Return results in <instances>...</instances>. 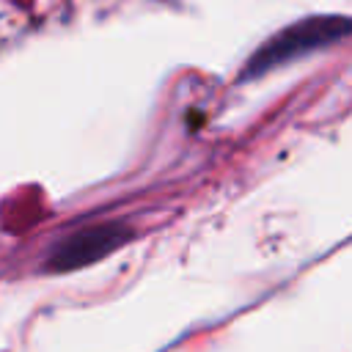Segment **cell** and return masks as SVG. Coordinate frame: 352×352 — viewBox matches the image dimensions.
<instances>
[{
  "label": "cell",
  "instance_id": "6da1fadb",
  "mask_svg": "<svg viewBox=\"0 0 352 352\" xmlns=\"http://www.w3.org/2000/svg\"><path fill=\"white\" fill-rule=\"evenodd\" d=\"M346 30H349L346 16H311V19L294 22V25L283 28L280 33H275L267 44H261L250 55L248 66L242 69V77L250 80V77L272 72V69H278V66H283L294 58L324 50L327 44L341 41L346 36Z\"/></svg>",
  "mask_w": 352,
  "mask_h": 352
},
{
  "label": "cell",
  "instance_id": "7a4b0ae2",
  "mask_svg": "<svg viewBox=\"0 0 352 352\" xmlns=\"http://www.w3.org/2000/svg\"><path fill=\"white\" fill-rule=\"evenodd\" d=\"M129 228L121 223H99V226H88L80 228L69 236H63L47 261V270L52 272H63V270H77L85 264H94L99 258H104L107 253H113L116 248H121L129 239Z\"/></svg>",
  "mask_w": 352,
  "mask_h": 352
}]
</instances>
